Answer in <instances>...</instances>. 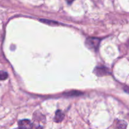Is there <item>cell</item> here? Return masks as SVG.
Masks as SVG:
<instances>
[{
  "label": "cell",
  "mask_w": 129,
  "mask_h": 129,
  "mask_svg": "<svg viewBox=\"0 0 129 129\" xmlns=\"http://www.w3.org/2000/svg\"><path fill=\"white\" fill-rule=\"evenodd\" d=\"M127 45H128V46L129 47V40L128 41V43H127Z\"/></svg>",
  "instance_id": "cell-10"
},
{
  "label": "cell",
  "mask_w": 129,
  "mask_h": 129,
  "mask_svg": "<svg viewBox=\"0 0 129 129\" xmlns=\"http://www.w3.org/2000/svg\"><path fill=\"white\" fill-rule=\"evenodd\" d=\"M15 129H22V128H20V127H18V128H15Z\"/></svg>",
  "instance_id": "cell-11"
},
{
  "label": "cell",
  "mask_w": 129,
  "mask_h": 129,
  "mask_svg": "<svg viewBox=\"0 0 129 129\" xmlns=\"http://www.w3.org/2000/svg\"><path fill=\"white\" fill-rule=\"evenodd\" d=\"M127 126V123L123 120H120L117 123V128L118 129H126Z\"/></svg>",
  "instance_id": "cell-6"
},
{
  "label": "cell",
  "mask_w": 129,
  "mask_h": 129,
  "mask_svg": "<svg viewBox=\"0 0 129 129\" xmlns=\"http://www.w3.org/2000/svg\"><path fill=\"white\" fill-rule=\"evenodd\" d=\"M108 70L104 67H97L94 69V73L98 76H103L108 74Z\"/></svg>",
  "instance_id": "cell-3"
},
{
  "label": "cell",
  "mask_w": 129,
  "mask_h": 129,
  "mask_svg": "<svg viewBox=\"0 0 129 129\" xmlns=\"http://www.w3.org/2000/svg\"><path fill=\"white\" fill-rule=\"evenodd\" d=\"M83 93H81V92L78 91H71L66 92V93H64V95L66 96H69V97H72V96H80L81 94H82Z\"/></svg>",
  "instance_id": "cell-5"
},
{
  "label": "cell",
  "mask_w": 129,
  "mask_h": 129,
  "mask_svg": "<svg viewBox=\"0 0 129 129\" xmlns=\"http://www.w3.org/2000/svg\"><path fill=\"white\" fill-rule=\"evenodd\" d=\"M64 118V114L61 110H57L55 113V116L54 117V121L57 123L62 122Z\"/></svg>",
  "instance_id": "cell-4"
},
{
  "label": "cell",
  "mask_w": 129,
  "mask_h": 129,
  "mask_svg": "<svg viewBox=\"0 0 129 129\" xmlns=\"http://www.w3.org/2000/svg\"><path fill=\"white\" fill-rule=\"evenodd\" d=\"M125 91L127 92V93H129V87H125L124 88Z\"/></svg>",
  "instance_id": "cell-9"
},
{
  "label": "cell",
  "mask_w": 129,
  "mask_h": 129,
  "mask_svg": "<svg viewBox=\"0 0 129 129\" xmlns=\"http://www.w3.org/2000/svg\"><path fill=\"white\" fill-rule=\"evenodd\" d=\"M8 77V74L4 71H0V80H5Z\"/></svg>",
  "instance_id": "cell-7"
},
{
  "label": "cell",
  "mask_w": 129,
  "mask_h": 129,
  "mask_svg": "<svg viewBox=\"0 0 129 129\" xmlns=\"http://www.w3.org/2000/svg\"><path fill=\"white\" fill-rule=\"evenodd\" d=\"M40 21L41 22L44 23L49 24V25H55V24H57V23L55 22V21H52V20H44V19H41L40 20Z\"/></svg>",
  "instance_id": "cell-8"
},
{
  "label": "cell",
  "mask_w": 129,
  "mask_h": 129,
  "mask_svg": "<svg viewBox=\"0 0 129 129\" xmlns=\"http://www.w3.org/2000/svg\"><path fill=\"white\" fill-rule=\"evenodd\" d=\"M18 126L22 129H32L33 124L29 120L25 119L19 121Z\"/></svg>",
  "instance_id": "cell-2"
},
{
  "label": "cell",
  "mask_w": 129,
  "mask_h": 129,
  "mask_svg": "<svg viewBox=\"0 0 129 129\" xmlns=\"http://www.w3.org/2000/svg\"><path fill=\"white\" fill-rule=\"evenodd\" d=\"M100 43V39L91 37L86 39L85 44L88 49L96 50L99 47Z\"/></svg>",
  "instance_id": "cell-1"
}]
</instances>
